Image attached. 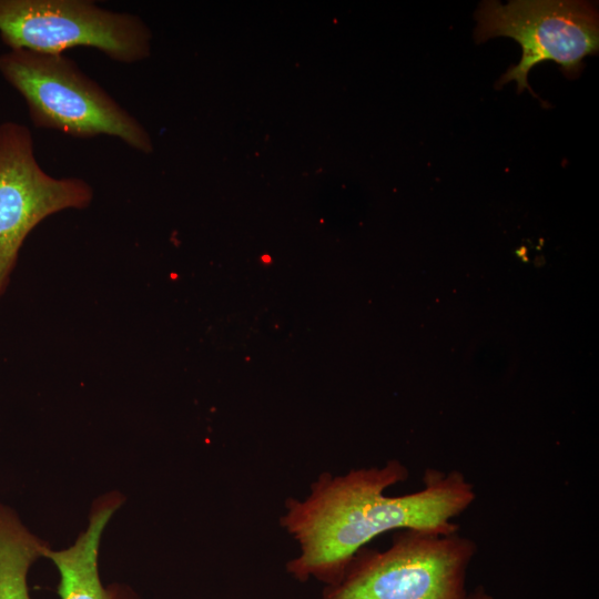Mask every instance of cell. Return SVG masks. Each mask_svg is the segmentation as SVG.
<instances>
[{"label": "cell", "mask_w": 599, "mask_h": 599, "mask_svg": "<svg viewBox=\"0 0 599 599\" xmlns=\"http://www.w3.org/2000/svg\"><path fill=\"white\" fill-rule=\"evenodd\" d=\"M93 189L79 177L57 179L38 163L30 129L0 123V296L30 232L63 210L88 207Z\"/></svg>", "instance_id": "obj_6"}, {"label": "cell", "mask_w": 599, "mask_h": 599, "mask_svg": "<svg viewBox=\"0 0 599 599\" xmlns=\"http://www.w3.org/2000/svg\"><path fill=\"white\" fill-rule=\"evenodd\" d=\"M48 548L11 508L0 504V599H31L28 572Z\"/></svg>", "instance_id": "obj_8"}, {"label": "cell", "mask_w": 599, "mask_h": 599, "mask_svg": "<svg viewBox=\"0 0 599 599\" xmlns=\"http://www.w3.org/2000/svg\"><path fill=\"white\" fill-rule=\"evenodd\" d=\"M122 496L111 493L99 497L90 511L89 524L74 541L62 550H45L60 576V599H136L129 588L103 586L99 576L98 558L102 534L122 504Z\"/></svg>", "instance_id": "obj_7"}, {"label": "cell", "mask_w": 599, "mask_h": 599, "mask_svg": "<svg viewBox=\"0 0 599 599\" xmlns=\"http://www.w3.org/2000/svg\"><path fill=\"white\" fill-rule=\"evenodd\" d=\"M151 31L136 14L90 0H0V39L8 50L63 54L90 47L121 63L151 52Z\"/></svg>", "instance_id": "obj_5"}, {"label": "cell", "mask_w": 599, "mask_h": 599, "mask_svg": "<svg viewBox=\"0 0 599 599\" xmlns=\"http://www.w3.org/2000/svg\"><path fill=\"white\" fill-rule=\"evenodd\" d=\"M407 477L408 469L393 459L342 476L324 473L306 498H288L281 526L298 542L300 555L287 562V571L298 580L314 577L331 586L378 535L400 529L457 532L453 519L475 500L474 486L457 470L427 469L420 490L385 495Z\"/></svg>", "instance_id": "obj_1"}, {"label": "cell", "mask_w": 599, "mask_h": 599, "mask_svg": "<svg viewBox=\"0 0 599 599\" xmlns=\"http://www.w3.org/2000/svg\"><path fill=\"white\" fill-rule=\"evenodd\" d=\"M475 18L476 42L508 37L522 50L519 63L509 68L496 83L498 89L515 81L517 93L528 89L536 97L527 77L538 63L554 61L567 78L573 79L582 71L583 59L598 53V10L591 2L518 0L501 4L483 1Z\"/></svg>", "instance_id": "obj_4"}, {"label": "cell", "mask_w": 599, "mask_h": 599, "mask_svg": "<svg viewBox=\"0 0 599 599\" xmlns=\"http://www.w3.org/2000/svg\"><path fill=\"white\" fill-rule=\"evenodd\" d=\"M0 74L24 100L32 124L77 139L110 135L151 153V135L140 121L64 54L8 50Z\"/></svg>", "instance_id": "obj_2"}, {"label": "cell", "mask_w": 599, "mask_h": 599, "mask_svg": "<svg viewBox=\"0 0 599 599\" xmlns=\"http://www.w3.org/2000/svg\"><path fill=\"white\" fill-rule=\"evenodd\" d=\"M475 542L457 532L396 530L385 550L362 548L323 599H490L465 588Z\"/></svg>", "instance_id": "obj_3"}]
</instances>
